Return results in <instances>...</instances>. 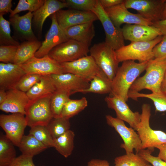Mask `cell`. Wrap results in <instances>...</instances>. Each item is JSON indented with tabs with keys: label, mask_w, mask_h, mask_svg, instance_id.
Here are the masks:
<instances>
[{
	"label": "cell",
	"mask_w": 166,
	"mask_h": 166,
	"mask_svg": "<svg viewBox=\"0 0 166 166\" xmlns=\"http://www.w3.org/2000/svg\"><path fill=\"white\" fill-rule=\"evenodd\" d=\"M149 61L137 63L133 60L123 62L112 80L110 96L119 97L126 102L128 99L129 89L139 76L145 70Z\"/></svg>",
	"instance_id": "cell-1"
},
{
	"label": "cell",
	"mask_w": 166,
	"mask_h": 166,
	"mask_svg": "<svg viewBox=\"0 0 166 166\" xmlns=\"http://www.w3.org/2000/svg\"><path fill=\"white\" fill-rule=\"evenodd\" d=\"M145 70L143 76L135 81L128 93H137L145 89L152 93L161 92V85L166 71V58L150 60Z\"/></svg>",
	"instance_id": "cell-2"
},
{
	"label": "cell",
	"mask_w": 166,
	"mask_h": 166,
	"mask_svg": "<svg viewBox=\"0 0 166 166\" xmlns=\"http://www.w3.org/2000/svg\"><path fill=\"white\" fill-rule=\"evenodd\" d=\"M163 37L161 35L150 41L132 42L115 50L118 62L137 60L139 63H143L154 59L152 49Z\"/></svg>",
	"instance_id": "cell-3"
},
{
	"label": "cell",
	"mask_w": 166,
	"mask_h": 166,
	"mask_svg": "<svg viewBox=\"0 0 166 166\" xmlns=\"http://www.w3.org/2000/svg\"><path fill=\"white\" fill-rule=\"evenodd\" d=\"M141 110L140 121L135 131L140 139L142 150L155 148L156 145L166 143V133L161 130H153L150 126V105L148 104H143Z\"/></svg>",
	"instance_id": "cell-4"
},
{
	"label": "cell",
	"mask_w": 166,
	"mask_h": 166,
	"mask_svg": "<svg viewBox=\"0 0 166 166\" xmlns=\"http://www.w3.org/2000/svg\"><path fill=\"white\" fill-rule=\"evenodd\" d=\"M89 52L99 68L112 81L119 67L115 50L103 42L94 44Z\"/></svg>",
	"instance_id": "cell-5"
},
{
	"label": "cell",
	"mask_w": 166,
	"mask_h": 166,
	"mask_svg": "<svg viewBox=\"0 0 166 166\" xmlns=\"http://www.w3.org/2000/svg\"><path fill=\"white\" fill-rule=\"evenodd\" d=\"M52 95L30 101L26 109L27 126H46L53 117L50 106Z\"/></svg>",
	"instance_id": "cell-6"
},
{
	"label": "cell",
	"mask_w": 166,
	"mask_h": 166,
	"mask_svg": "<svg viewBox=\"0 0 166 166\" xmlns=\"http://www.w3.org/2000/svg\"><path fill=\"white\" fill-rule=\"evenodd\" d=\"M89 46L77 41L69 39L55 47L48 55L60 64L71 62L88 55Z\"/></svg>",
	"instance_id": "cell-7"
},
{
	"label": "cell",
	"mask_w": 166,
	"mask_h": 166,
	"mask_svg": "<svg viewBox=\"0 0 166 166\" xmlns=\"http://www.w3.org/2000/svg\"><path fill=\"white\" fill-rule=\"evenodd\" d=\"M105 118L107 124L113 128L122 138L124 143L120 147L125 150L126 153L133 152L134 149L138 153L142 150L140 139L134 129L127 127L124 121L117 117L107 115Z\"/></svg>",
	"instance_id": "cell-8"
},
{
	"label": "cell",
	"mask_w": 166,
	"mask_h": 166,
	"mask_svg": "<svg viewBox=\"0 0 166 166\" xmlns=\"http://www.w3.org/2000/svg\"><path fill=\"white\" fill-rule=\"evenodd\" d=\"M92 11L97 16L103 27L105 35V42L115 50L124 45L122 29L114 26L99 0Z\"/></svg>",
	"instance_id": "cell-9"
},
{
	"label": "cell",
	"mask_w": 166,
	"mask_h": 166,
	"mask_svg": "<svg viewBox=\"0 0 166 166\" xmlns=\"http://www.w3.org/2000/svg\"><path fill=\"white\" fill-rule=\"evenodd\" d=\"M25 115L20 113L0 115V125L5 132L6 136L18 147L27 126Z\"/></svg>",
	"instance_id": "cell-10"
},
{
	"label": "cell",
	"mask_w": 166,
	"mask_h": 166,
	"mask_svg": "<svg viewBox=\"0 0 166 166\" xmlns=\"http://www.w3.org/2000/svg\"><path fill=\"white\" fill-rule=\"evenodd\" d=\"M20 65L26 73L44 76L65 73L61 64L48 55L41 58L34 56Z\"/></svg>",
	"instance_id": "cell-11"
},
{
	"label": "cell",
	"mask_w": 166,
	"mask_h": 166,
	"mask_svg": "<svg viewBox=\"0 0 166 166\" xmlns=\"http://www.w3.org/2000/svg\"><path fill=\"white\" fill-rule=\"evenodd\" d=\"M65 73H69L90 82L102 71L93 57L87 55L73 61L60 63Z\"/></svg>",
	"instance_id": "cell-12"
},
{
	"label": "cell",
	"mask_w": 166,
	"mask_h": 166,
	"mask_svg": "<svg viewBox=\"0 0 166 166\" xmlns=\"http://www.w3.org/2000/svg\"><path fill=\"white\" fill-rule=\"evenodd\" d=\"M165 0H125L127 9L136 10L144 18L153 23L161 20Z\"/></svg>",
	"instance_id": "cell-13"
},
{
	"label": "cell",
	"mask_w": 166,
	"mask_h": 166,
	"mask_svg": "<svg viewBox=\"0 0 166 166\" xmlns=\"http://www.w3.org/2000/svg\"><path fill=\"white\" fill-rule=\"evenodd\" d=\"M114 26L121 28L124 23L152 26L153 23L140 15L129 12L125 7L124 2L113 7L104 9Z\"/></svg>",
	"instance_id": "cell-14"
},
{
	"label": "cell",
	"mask_w": 166,
	"mask_h": 166,
	"mask_svg": "<svg viewBox=\"0 0 166 166\" xmlns=\"http://www.w3.org/2000/svg\"><path fill=\"white\" fill-rule=\"evenodd\" d=\"M57 22L64 30L71 27L98 20L92 11L73 9L60 10L55 13Z\"/></svg>",
	"instance_id": "cell-15"
},
{
	"label": "cell",
	"mask_w": 166,
	"mask_h": 166,
	"mask_svg": "<svg viewBox=\"0 0 166 166\" xmlns=\"http://www.w3.org/2000/svg\"><path fill=\"white\" fill-rule=\"evenodd\" d=\"M50 17L52 21L50 27L47 32L45 40L35 54V57L41 58L48 55L49 52L57 45L69 40L65 30L58 25L56 18L55 13Z\"/></svg>",
	"instance_id": "cell-16"
},
{
	"label": "cell",
	"mask_w": 166,
	"mask_h": 166,
	"mask_svg": "<svg viewBox=\"0 0 166 166\" xmlns=\"http://www.w3.org/2000/svg\"><path fill=\"white\" fill-rule=\"evenodd\" d=\"M108 107L115 112L117 117L128 123L135 130L140 121L141 114L133 112L125 101L115 96L106 97L105 99Z\"/></svg>",
	"instance_id": "cell-17"
},
{
	"label": "cell",
	"mask_w": 166,
	"mask_h": 166,
	"mask_svg": "<svg viewBox=\"0 0 166 166\" xmlns=\"http://www.w3.org/2000/svg\"><path fill=\"white\" fill-rule=\"evenodd\" d=\"M121 29L124 39L131 42L150 41L163 35L153 26L126 24Z\"/></svg>",
	"instance_id": "cell-18"
},
{
	"label": "cell",
	"mask_w": 166,
	"mask_h": 166,
	"mask_svg": "<svg viewBox=\"0 0 166 166\" xmlns=\"http://www.w3.org/2000/svg\"><path fill=\"white\" fill-rule=\"evenodd\" d=\"M57 89L69 91L71 95L89 88V82L73 74L65 73L51 75Z\"/></svg>",
	"instance_id": "cell-19"
},
{
	"label": "cell",
	"mask_w": 166,
	"mask_h": 166,
	"mask_svg": "<svg viewBox=\"0 0 166 166\" xmlns=\"http://www.w3.org/2000/svg\"><path fill=\"white\" fill-rule=\"evenodd\" d=\"M6 98L0 104V109L7 113L25 115L26 107L30 101L26 93L14 88L6 91Z\"/></svg>",
	"instance_id": "cell-20"
},
{
	"label": "cell",
	"mask_w": 166,
	"mask_h": 166,
	"mask_svg": "<svg viewBox=\"0 0 166 166\" xmlns=\"http://www.w3.org/2000/svg\"><path fill=\"white\" fill-rule=\"evenodd\" d=\"M33 14L28 12L20 16L17 14L10 17L9 22L18 39L24 41L38 40L32 28Z\"/></svg>",
	"instance_id": "cell-21"
},
{
	"label": "cell",
	"mask_w": 166,
	"mask_h": 166,
	"mask_svg": "<svg viewBox=\"0 0 166 166\" xmlns=\"http://www.w3.org/2000/svg\"><path fill=\"white\" fill-rule=\"evenodd\" d=\"M26 73L20 65L13 63H0V89H13Z\"/></svg>",
	"instance_id": "cell-22"
},
{
	"label": "cell",
	"mask_w": 166,
	"mask_h": 166,
	"mask_svg": "<svg viewBox=\"0 0 166 166\" xmlns=\"http://www.w3.org/2000/svg\"><path fill=\"white\" fill-rule=\"evenodd\" d=\"M68 7L63 1L45 0L43 4L33 13L32 23L36 29L41 33L44 22L47 17L62 9Z\"/></svg>",
	"instance_id": "cell-23"
},
{
	"label": "cell",
	"mask_w": 166,
	"mask_h": 166,
	"mask_svg": "<svg viewBox=\"0 0 166 166\" xmlns=\"http://www.w3.org/2000/svg\"><path fill=\"white\" fill-rule=\"evenodd\" d=\"M67 38L90 45L95 36L93 22L74 26L65 30Z\"/></svg>",
	"instance_id": "cell-24"
},
{
	"label": "cell",
	"mask_w": 166,
	"mask_h": 166,
	"mask_svg": "<svg viewBox=\"0 0 166 166\" xmlns=\"http://www.w3.org/2000/svg\"><path fill=\"white\" fill-rule=\"evenodd\" d=\"M57 90L51 75L42 76L40 80L26 93L30 101L52 94Z\"/></svg>",
	"instance_id": "cell-25"
},
{
	"label": "cell",
	"mask_w": 166,
	"mask_h": 166,
	"mask_svg": "<svg viewBox=\"0 0 166 166\" xmlns=\"http://www.w3.org/2000/svg\"><path fill=\"white\" fill-rule=\"evenodd\" d=\"M42 45L38 40L24 41L18 46L13 63L21 65L35 56Z\"/></svg>",
	"instance_id": "cell-26"
},
{
	"label": "cell",
	"mask_w": 166,
	"mask_h": 166,
	"mask_svg": "<svg viewBox=\"0 0 166 166\" xmlns=\"http://www.w3.org/2000/svg\"><path fill=\"white\" fill-rule=\"evenodd\" d=\"M112 81L102 71L91 80L88 88L82 90L80 93L99 94L110 93L112 89Z\"/></svg>",
	"instance_id": "cell-27"
},
{
	"label": "cell",
	"mask_w": 166,
	"mask_h": 166,
	"mask_svg": "<svg viewBox=\"0 0 166 166\" xmlns=\"http://www.w3.org/2000/svg\"><path fill=\"white\" fill-rule=\"evenodd\" d=\"M18 147L22 154L33 156L40 153L47 148L30 134L23 135Z\"/></svg>",
	"instance_id": "cell-28"
},
{
	"label": "cell",
	"mask_w": 166,
	"mask_h": 166,
	"mask_svg": "<svg viewBox=\"0 0 166 166\" xmlns=\"http://www.w3.org/2000/svg\"><path fill=\"white\" fill-rule=\"evenodd\" d=\"M74 132L71 130L54 140V148L61 155L67 158L73 150L75 137Z\"/></svg>",
	"instance_id": "cell-29"
},
{
	"label": "cell",
	"mask_w": 166,
	"mask_h": 166,
	"mask_svg": "<svg viewBox=\"0 0 166 166\" xmlns=\"http://www.w3.org/2000/svg\"><path fill=\"white\" fill-rule=\"evenodd\" d=\"M14 145L6 135L1 134L0 166H9L16 157Z\"/></svg>",
	"instance_id": "cell-30"
},
{
	"label": "cell",
	"mask_w": 166,
	"mask_h": 166,
	"mask_svg": "<svg viewBox=\"0 0 166 166\" xmlns=\"http://www.w3.org/2000/svg\"><path fill=\"white\" fill-rule=\"evenodd\" d=\"M71 95L69 91L63 89H57L52 94L50 106L53 117H61V112L65 102Z\"/></svg>",
	"instance_id": "cell-31"
},
{
	"label": "cell",
	"mask_w": 166,
	"mask_h": 166,
	"mask_svg": "<svg viewBox=\"0 0 166 166\" xmlns=\"http://www.w3.org/2000/svg\"><path fill=\"white\" fill-rule=\"evenodd\" d=\"M128 98L137 101L139 97L148 98L153 102L156 111L159 112L166 111V93L161 92L158 93L145 94L137 93H128Z\"/></svg>",
	"instance_id": "cell-32"
},
{
	"label": "cell",
	"mask_w": 166,
	"mask_h": 166,
	"mask_svg": "<svg viewBox=\"0 0 166 166\" xmlns=\"http://www.w3.org/2000/svg\"><path fill=\"white\" fill-rule=\"evenodd\" d=\"M87 105L88 101L85 97L75 100L69 98L63 106L61 116L69 119L84 110Z\"/></svg>",
	"instance_id": "cell-33"
},
{
	"label": "cell",
	"mask_w": 166,
	"mask_h": 166,
	"mask_svg": "<svg viewBox=\"0 0 166 166\" xmlns=\"http://www.w3.org/2000/svg\"><path fill=\"white\" fill-rule=\"evenodd\" d=\"M53 139L70 130L69 119L60 117H53L46 126Z\"/></svg>",
	"instance_id": "cell-34"
},
{
	"label": "cell",
	"mask_w": 166,
	"mask_h": 166,
	"mask_svg": "<svg viewBox=\"0 0 166 166\" xmlns=\"http://www.w3.org/2000/svg\"><path fill=\"white\" fill-rule=\"evenodd\" d=\"M4 13H0V45L19 46L20 43L11 35L10 23L3 17Z\"/></svg>",
	"instance_id": "cell-35"
},
{
	"label": "cell",
	"mask_w": 166,
	"mask_h": 166,
	"mask_svg": "<svg viewBox=\"0 0 166 166\" xmlns=\"http://www.w3.org/2000/svg\"><path fill=\"white\" fill-rule=\"evenodd\" d=\"M148 163L138 153L133 152L117 157L114 162L115 166H145Z\"/></svg>",
	"instance_id": "cell-36"
},
{
	"label": "cell",
	"mask_w": 166,
	"mask_h": 166,
	"mask_svg": "<svg viewBox=\"0 0 166 166\" xmlns=\"http://www.w3.org/2000/svg\"><path fill=\"white\" fill-rule=\"evenodd\" d=\"M30 134L47 148L54 147V140L46 126L38 125L31 128Z\"/></svg>",
	"instance_id": "cell-37"
},
{
	"label": "cell",
	"mask_w": 166,
	"mask_h": 166,
	"mask_svg": "<svg viewBox=\"0 0 166 166\" xmlns=\"http://www.w3.org/2000/svg\"><path fill=\"white\" fill-rule=\"evenodd\" d=\"M44 1L45 0H19L15 8L10 13V17L25 10L34 12L43 4Z\"/></svg>",
	"instance_id": "cell-38"
},
{
	"label": "cell",
	"mask_w": 166,
	"mask_h": 166,
	"mask_svg": "<svg viewBox=\"0 0 166 166\" xmlns=\"http://www.w3.org/2000/svg\"><path fill=\"white\" fill-rule=\"evenodd\" d=\"M42 75L26 73L20 79L14 89L26 93L40 79Z\"/></svg>",
	"instance_id": "cell-39"
},
{
	"label": "cell",
	"mask_w": 166,
	"mask_h": 166,
	"mask_svg": "<svg viewBox=\"0 0 166 166\" xmlns=\"http://www.w3.org/2000/svg\"><path fill=\"white\" fill-rule=\"evenodd\" d=\"M98 0H66L63 1L68 7L76 10L92 11L96 6Z\"/></svg>",
	"instance_id": "cell-40"
},
{
	"label": "cell",
	"mask_w": 166,
	"mask_h": 166,
	"mask_svg": "<svg viewBox=\"0 0 166 166\" xmlns=\"http://www.w3.org/2000/svg\"><path fill=\"white\" fill-rule=\"evenodd\" d=\"M18 46L0 45V61L2 63H13Z\"/></svg>",
	"instance_id": "cell-41"
},
{
	"label": "cell",
	"mask_w": 166,
	"mask_h": 166,
	"mask_svg": "<svg viewBox=\"0 0 166 166\" xmlns=\"http://www.w3.org/2000/svg\"><path fill=\"white\" fill-rule=\"evenodd\" d=\"M147 149L141 150L138 153L148 162L150 163L152 166H166V162L158 156H154L151 155L154 148Z\"/></svg>",
	"instance_id": "cell-42"
},
{
	"label": "cell",
	"mask_w": 166,
	"mask_h": 166,
	"mask_svg": "<svg viewBox=\"0 0 166 166\" xmlns=\"http://www.w3.org/2000/svg\"><path fill=\"white\" fill-rule=\"evenodd\" d=\"M152 52L154 59L166 58V35H163L162 40L153 47Z\"/></svg>",
	"instance_id": "cell-43"
},
{
	"label": "cell",
	"mask_w": 166,
	"mask_h": 166,
	"mask_svg": "<svg viewBox=\"0 0 166 166\" xmlns=\"http://www.w3.org/2000/svg\"><path fill=\"white\" fill-rule=\"evenodd\" d=\"M33 156L22 154L16 157L9 166H35Z\"/></svg>",
	"instance_id": "cell-44"
},
{
	"label": "cell",
	"mask_w": 166,
	"mask_h": 166,
	"mask_svg": "<svg viewBox=\"0 0 166 166\" xmlns=\"http://www.w3.org/2000/svg\"><path fill=\"white\" fill-rule=\"evenodd\" d=\"M12 2L11 0H0V13H10L13 10L11 9Z\"/></svg>",
	"instance_id": "cell-45"
},
{
	"label": "cell",
	"mask_w": 166,
	"mask_h": 166,
	"mask_svg": "<svg viewBox=\"0 0 166 166\" xmlns=\"http://www.w3.org/2000/svg\"><path fill=\"white\" fill-rule=\"evenodd\" d=\"M99 1L104 9L110 8L122 3L123 0H99Z\"/></svg>",
	"instance_id": "cell-46"
},
{
	"label": "cell",
	"mask_w": 166,
	"mask_h": 166,
	"mask_svg": "<svg viewBox=\"0 0 166 166\" xmlns=\"http://www.w3.org/2000/svg\"><path fill=\"white\" fill-rule=\"evenodd\" d=\"M87 166H110L109 162L106 160L93 159L87 163Z\"/></svg>",
	"instance_id": "cell-47"
},
{
	"label": "cell",
	"mask_w": 166,
	"mask_h": 166,
	"mask_svg": "<svg viewBox=\"0 0 166 166\" xmlns=\"http://www.w3.org/2000/svg\"><path fill=\"white\" fill-rule=\"evenodd\" d=\"M154 148H156L159 150L158 156L166 162V143L156 145Z\"/></svg>",
	"instance_id": "cell-48"
},
{
	"label": "cell",
	"mask_w": 166,
	"mask_h": 166,
	"mask_svg": "<svg viewBox=\"0 0 166 166\" xmlns=\"http://www.w3.org/2000/svg\"><path fill=\"white\" fill-rule=\"evenodd\" d=\"M152 26L158 28L163 35H166V19L153 22Z\"/></svg>",
	"instance_id": "cell-49"
},
{
	"label": "cell",
	"mask_w": 166,
	"mask_h": 166,
	"mask_svg": "<svg viewBox=\"0 0 166 166\" xmlns=\"http://www.w3.org/2000/svg\"><path fill=\"white\" fill-rule=\"evenodd\" d=\"M7 96L6 91L0 89V104L2 103L6 100Z\"/></svg>",
	"instance_id": "cell-50"
},
{
	"label": "cell",
	"mask_w": 166,
	"mask_h": 166,
	"mask_svg": "<svg viewBox=\"0 0 166 166\" xmlns=\"http://www.w3.org/2000/svg\"><path fill=\"white\" fill-rule=\"evenodd\" d=\"M160 89L161 92L166 93V71L161 84Z\"/></svg>",
	"instance_id": "cell-51"
},
{
	"label": "cell",
	"mask_w": 166,
	"mask_h": 166,
	"mask_svg": "<svg viewBox=\"0 0 166 166\" xmlns=\"http://www.w3.org/2000/svg\"><path fill=\"white\" fill-rule=\"evenodd\" d=\"M166 19V0L165 2L163 11L162 12L161 18V20H164Z\"/></svg>",
	"instance_id": "cell-52"
},
{
	"label": "cell",
	"mask_w": 166,
	"mask_h": 166,
	"mask_svg": "<svg viewBox=\"0 0 166 166\" xmlns=\"http://www.w3.org/2000/svg\"><path fill=\"white\" fill-rule=\"evenodd\" d=\"M145 166H152V165L149 164L146 165Z\"/></svg>",
	"instance_id": "cell-53"
}]
</instances>
